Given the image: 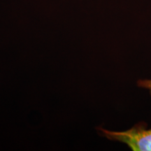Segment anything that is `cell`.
<instances>
[{
	"instance_id": "1",
	"label": "cell",
	"mask_w": 151,
	"mask_h": 151,
	"mask_svg": "<svg viewBox=\"0 0 151 151\" xmlns=\"http://www.w3.org/2000/svg\"><path fill=\"white\" fill-rule=\"evenodd\" d=\"M97 130L101 136L111 141L127 144L134 151H151V129L144 124H138L124 132H113L99 127Z\"/></svg>"
},
{
	"instance_id": "2",
	"label": "cell",
	"mask_w": 151,
	"mask_h": 151,
	"mask_svg": "<svg viewBox=\"0 0 151 151\" xmlns=\"http://www.w3.org/2000/svg\"><path fill=\"white\" fill-rule=\"evenodd\" d=\"M138 86L141 88H146L150 90L151 94V80H140L138 81Z\"/></svg>"
}]
</instances>
